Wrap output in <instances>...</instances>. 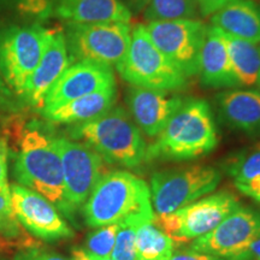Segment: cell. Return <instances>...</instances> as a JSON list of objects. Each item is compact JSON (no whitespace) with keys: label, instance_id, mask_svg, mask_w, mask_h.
Returning a JSON list of instances; mask_svg holds the SVG:
<instances>
[{"label":"cell","instance_id":"1","mask_svg":"<svg viewBox=\"0 0 260 260\" xmlns=\"http://www.w3.org/2000/svg\"><path fill=\"white\" fill-rule=\"evenodd\" d=\"M218 146V130L212 110L203 99H184L157 140L147 146L146 161L193 160Z\"/></svg>","mask_w":260,"mask_h":260},{"label":"cell","instance_id":"2","mask_svg":"<svg viewBox=\"0 0 260 260\" xmlns=\"http://www.w3.org/2000/svg\"><path fill=\"white\" fill-rule=\"evenodd\" d=\"M14 176L21 186L37 191L73 219L75 211L65 198L63 168L56 136L30 128L22 134L14 165Z\"/></svg>","mask_w":260,"mask_h":260},{"label":"cell","instance_id":"3","mask_svg":"<svg viewBox=\"0 0 260 260\" xmlns=\"http://www.w3.org/2000/svg\"><path fill=\"white\" fill-rule=\"evenodd\" d=\"M68 134L88 145L110 164L134 169L146 161L147 145L141 130L123 107L113 106L96 118L74 124Z\"/></svg>","mask_w":260,"mask_h":260},{"label":"cell","instance_id":"4","mask_svg":"<svg viewBox=\"0 0 260 260\" xmlns=\"http://www.w3.org/2000/svg\"><path fill=\"white\" fill-rule=\"evenodd\" d=\"M135 216L154 218L151 190L144 180L125 170L103 175L83 205L84 220L90 228L119 224Z\"/></svg>","mask_w":260,"mask_h":260},{"label":"cell","instance_id":"5","mask_svg":"<svg viewBox=\"0 0 260 260\" xmlns=\"http://www.w3.org/2000/svg\"><path fill=\"white\" fill-rule=\"evenodd\" d=\"M116 69L132 86L165 92H180L188 86V77L158 50L144 24L133 27L128 52Z\"/></svg>","mask_w":260,"mask_h":260},{"label":"cell","instance_id":"6","mask_svg":"<svg viewBox=\"0 0 260 260\" xmlns=\"http://www.w3.org/2000/svg\"><path fill=\"white\" fill-rule=\"evenodd\" d=\"M53 32L39 23L0 29V73L19 100Z\"/></svg>","mask_w":260,"mask_h":260},{"label":"cell","instance_id":"7","mask_svg":"<svg viewBox=\"0 0 260 260\" xmlns=\"http://www.w3.org/2000/svg\"><path fill=\"white\" fill-rule=\"evenodd\" d=\"M222 174L209 165H187L154 172L151 177V203L157 214L187 206L218 187Z\"/></svg>","mask_w":260,"mask_h":260},{"label":"cell","instance_id":"8","mask_svg":"<svg viewBox=\"0 0 260 260\" xmlns=\"http://www.w3.org/2000/svg\"><path fill=\"white\" fill-rule=\"evenodd\" d=\"M132 29L129 22H68L64 35L71 63L90 60L116 67L128 52Z\"/></svg>","mask_w":260,"mask_h":260},{"label":"cell","instance_id":"9","mask_svg":"<svg viewBox=\"0 0 260 260\" xmlns=\"http://www.w3.org/2000/svg\"><path fill=\"white\" fill-rule=\"evenodd\" d=\"M240 206L235 195L222 190L171 213L155 214L154 223L176 245L212 232Z\"/></svg>","mask_w":260,"mask_h":260},{"label":"cell","instance_id":"10","mask_svg":"<svg viewBox=\"0 0 260 260\" xmlns=\"http://www.w3.org/2000/svg\"><path fill=\"white\" fill-rule=\"evenodd\" d=\"M158 50L187 77L199 74L200 56L207 27L198 19L149 22L145 25Z\"/></svg>","mask_w":260,"mask_h":260},{"label":"cell","instance_id":"11","mask_svg":"<svg viewBox=\"0 0 260 260\" xmlns=\"http://www.w3.org/2000/svg\"><path fill=\"white\" fill-rule=\"evenodd\" d=\"M63 168L65 198L74 211L82 207L103 176L104 159L92 147L68 138H56Z\"/></svg>","mask_w":260,"mask_h":260},{"label":"cell","instance_id":"12","mask_svg":"<svg viewBox=\"0 0 260 260\" xmlns=\"http://www.w3.org/2000/svg\"><path fill=\"white\" fill-rule=\"evenodd\" d=\"M259 236L260 213L240 206L212 232L195 239L189 249L229 260L245 251Z\"/></svg>","mask_w":260,"mask_h":260},{"label":"cell","instance_id":"13","mask_svg":"<svg viewBox=\"0 0 260 260\" xmlns=\"http://www.w3.org/2000/svg\"><path fill=\"white\" fill-rule=\"evenodd\" d=\"M11 207L16 218L29 233L45 241H57L74 236L73 229L59 211L46 198L21 184L10 186Z\"/></svg>","mask_w":260,"mask_h":260},{"label":"cell","instance_id":"14","mask_svg":"<svg viewBox=\"0 0 260 260\" xmlns=\"http://www.w3.org/2000/svg\"><path fill=\"white\" fill-rule=\"evenodd\" d=\"M116 86L111 67L90 60L70 64L45 98L41 110L52 109L76 98Z\"/></svg>","mask_w":260,"mask_h":260},{"label":"cell","instance_id":"15","mask_svg":"<svg viewBox=\"0 0 260 260\" xmlns=\"http://www.w3.org/2000/svg\"><path fill=\"white\" fill-rule=\"evenodd\" d=\"M184 99L172 92L130 86L126 93L129 115L148 138H157Z\"/></svg>","mask_w":260,"mask_h":260},{"label":"cell","instance_id":"16","mask_svg":"<svg viewBox=\"0 0 260 260\" xmlns=\"http://www.w3.org/2000/svg\"><path fill=\"white\" fill-rule=\"evenodd\" d=\"M70 64L73 63L68 51L64 31L54 30L37 69L29 77L21 98L23 105L37 109L40 112L47 93Z\"/></svg>","mask_w":260,"mask_h":260},{"label":"cell","instance_id":"17","mask_svg":"<svg viewBox=\"0 0 260 260\" xmlns=\"http://www.w3.org/2000/svg\"><path fill=\"white\" fill-rule=\"evenodd\" d=\"M198 75L201 84L206 88L234 89L239 87L222 31L214 25L207 27Z\"/></svg>","mask_w":260,"mask_h":260},{"label":"cell","instance_id":"18","mask_svg":"<svg viewBox=\"0 0 260 260\" xmlns=\"http://www.w3.org/2000/svg\"><path fill=\"white\" fill-rule=\"evenodd\" d=\"M220 119L230 128L246 134L260 133V92L253 89H229L216 98Z\"/></svg>","mask_w":260,"mask_h":260},{"label":"cell","instance_id":"19","mask_svg":"<svg viewBox=\"0 0 260 260\" xmlns=\"http://www.w3.org/2000/svg\"><path fill=\"white\" fill-rule=\"evenodd\" d=\"M132 11L122 0H54L52 17L71 23L129 22Z\"/></svg>","mask_w":260,"mask_h":260},{"label":"cell","instance_id":"20","mask_svg":"<svg viewBox=\"0 0 260 260\" xmlns=\"http://www.w3.org/2000/svg\"><path fill=\"white\" fill-rule=\"evenodd\" d=\"M116 100L117 87L113 86L76 98L52 109L41 110L40 113L45 119L54 124L74 125L104 115L115 106Z\"/></svg>","mask_w":260,"mask_h":260},{"label":"cell","instance_id":"21","mask_svg":"<svg viewBox=\"0 0 260 260\" xmlns=\"http://www.w3.org/2000/svg\"><path fill=\"white\" fill-rule=\"evenodd\" d=\"M211 22L234 37L260 44V5L252 0H235L216 14Z\"/></svg>","mask_w":260,"mask_h":260},{"label":"cell","instance_id":"22","mask_svg":"<svg viewBox=\"0 0 260 260\" xmlns=\"http://www.w3.org/2000/svg\"><path fill=\"white\" fill-rule=\"evenodd\" d=\"M220 31L239 87L254 86L258 83L260 71V48L252 42Z\"/></svg>","mask_w":260,"mask_h":260},{"label":"cell","instance_id":"23","mask_svg":"<svg viewBox=\"0 0 260 260\" xmlns=\"http://www.w3.org/2000/svg\"><path fill=\"white\" fill-rule=\"evenodd\" d=\"M175 243L154 223V219L140 224L136 230V249L140 260H169Z\"/></svg>","mask_w":260,"mask_h":260},{"label":"cell","instance_id":"24","mask_svg":"<svg viewBox=\"0 0 260 260\" xmlns=\"http://www.w3.org/2000/svg\"><path fill=\"white\" fill-rule=\"evenodd\" d=\"M198 9V0H149L145 18L149 22L194 19Z\"/></svg>","mask_w":260,"mask_h":260},{"label":"cell","instance_id":"25","mask_svg":"<svg viewBox=\"0 0 260 260\" xmlns=\"http://www.w3.org/2000/svg\"><path fill=\"white\" fill-rule=\"evenodd\" d=\"M147 220L152 219L135 216L129 217L119 223L115 247L111 254L112 260H140L138 249H136V230L140 224Z\"/></svg>","mask_w":260,"mask_h":260},{"label":"cell","instance_id":"26","mask_svg":"<svg viewBox=\"0 0 260 260\" xmlns=\"http://www.w3.org/2000/svg\"><path fill=\"white\" fill-rule=\"evenodd\" d=\"M226 170L234 178L236 187L260 176V146L236 154L228 162Z\"/></svg>","mask_w":260,"mask_h":260},{"label":"cell","instance_id":"27","mask_svg":"<svg viewBox=\"0 0 260 260\" xmlns=\"http://www.w3.org/2000/svg\"><path fill=\"white\" fill-rule=\"evenodd\" d=\"M118 229L119 224L100 226L87 237L83 249L88 254L98 258H111Z\"/></svg>","mask_w":260,"mask_h":260},{"label":"cell","instance_id":"28","mask_svg":"<svg viewBox=\"0 0 260 260\" xmlns=\"http://www.w3.org/2000/svg\"><path fill=\"white\" fill-rule=\"evenodd\" d=\"M22 232V225L16 218L11 207L10 197L0 194V234L2 235L15 237Z\"/></svg>","mask_w":260,"mask_h":260},{"label":"cell","instance_id":"29","mask_svg":"<svg viewBox=\"0 0 260 260\" xmlns=\"http://www.w3.org/2000/svg\"><path fill=\"white\" fill-rule=\"evenodd\" d=\"M24 105L15 93L9 88L8 84L3 79L2 73H0V111L9 113H17L23 109Z\"/></svg>","mask_w":260,"mask_h":260},{"label":"cell","instance_id":"30","mask_svg":"<svg viewBox=\"0 0 260 260\" xmlns=\"http://www.w3.org/2000/svg\"><path fill=\"white\" fill-rule=\"evenodd\" d=\"M9 147L5 140H0V194L10 197V184L8 181Z\"/></svg>","mask_w":260,"mask_h":260},{"label":"cell","instance_id":"31","mask_svg":"<svg viewBox=\"0 0 260 260\" xmlns=\"http://www.w3.org/2000/svg\"><path fill=\"white\" fill-rule=\"evenodd\" d=\"M15 260H70L56 254V253L42 251L40 248H31L24 249L17 253L15 256Z\"/></svg>","mask_w":260,"mask_h":260},{"label":"cell","instance_id":"32","mask_svg":"<svg viewBox=\"0 0 260 260\" xmlns=\"http://www.w3.org/2000/svg\"><path fill=\"white\" fill-rule=\"evenodd\" d=\"M235 0H198V8L204 17L212 16Z\"/></svg>","mask_w":260,"mask_h":260},{"label":"cell","instance_id":"33","mask_svg":"<svg viewBox=\"0 0 260 260\" xmlns=\"http://www.w3.org/2000/svg\"><path fill=\"white\" fill-rule=\"evenodd\" d=\"M169 260H226L224 258H219V256L212 255V254H206V253H200L190 251L189 248L186 251H180L176 253H172Z\"/></svg>","mask_w":260,"mask_h":260},{"label":"cell","instance_id":"34","mask_svg":"<svg viewBox=\"0 0 260 260\" xmlns=\"http://www.w3.org/2000/svg\"><path fill=\"white\" fill-rule=\"evenodd\" d=\"M229 260H260V236L247 247L245 251Z\"/></svg>","mask_w":260,"mask_h":260},{"label":"cell","instance_id":"35","mask_svg":"<svg viewBox=\"0 0 260 260\" xmlns=\"http://www.w3.org/2000/svg\"><path fill=\"white\" fill-rule=\"evenodd\" d=\"M241 193H243L247 197H251L252 199L258 201L260 204V176L254 177L253 180L247 182L246 184L236 187Z\"/></svg>","mask_w":260,"mask_h":260},{"label":"cell","instance_id":"36","mask_svg":"<svg viewBox=\"0 0 260 260\" xmlns=\"http://www.w3.org/2000/svg\"><path fill=\"white\" fill-rule=\"evenodd\" d=\"M122 2L124 3L126 8L132 11V14L133 12L138 14V12L146 9V6H147L149 0H122Z\"/></svg>","mask_w":260,"mask_h":260},{"label":"cell","instance_id":"37","mask_svg":"<svg viewBox=\"0 0 260 260\" xmlns=\"http://www.w3.org/2000/svg\"><path fill=\"white\" fill-rule=\"evenodd\" d=\"M71 260H112L111 258H98L93 256L84 251L83 248H74L73 249V259Z\"/></svg>","mask_w":260,"mask_h":260},{"label":"cell","instance_id":"38","mask_svg":"<svg viewBox=\"0 0 260 260\" xmlns=\"http://www.w3.org/2000/svg\"><path fill=\"white\" fill-rule=\"evenodd\" d=\"M258 84H259V87H260V71H259V76H258Z\"/></svg>","mask_w":260,"mask_h":260}]
</instances>
